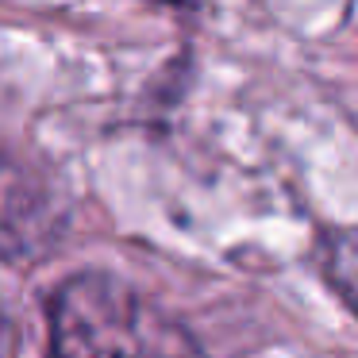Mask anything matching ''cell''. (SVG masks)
<instances>
[{
	"label": "cell",
	"instance_id": "cell-1",
	"mask_svg": "<svg viewBox=\"0 0 358 358\" xmlns=\"http://www.w3.org/2000/svg\"><path fill=\"white\" fill-rule=\"evenodd\" d=\"M58 355H166L193 343L108 273H81L50 304Z\"/></svg>",
	"mask_w": 358,
	"mask_h": 358
},
{
	"label": "cell",
	"instance_id": "cell-2",
	"mask_svg": "<svg viewBox=\"0 0 358 358\" xmlns=\"http://www.w3.org/2000/svg\"><path fill=\"white\" fill-rule=\"evenodd\" d=\"M58 231V201L47 181L0 143V255H35Z\"/></svg>",
	"mask_w": 358,
	"mask_h": 358
},
{
	"label": "cell",
	"instance_id": "cell-3",
	"mask_svg": "<svg viewBox=\"0 0 358 358\" xmlns=\"http://www.w3.org/2000/svg\"><path fill=\"white\" fill-rule=\"evenodd\" d=\"M324 273L331 289L347 301V308L358 316V231H335L324 247Z\"/></svg>",
	"mask_w": 358,
	"mask_h": 358
}]
</instances>
